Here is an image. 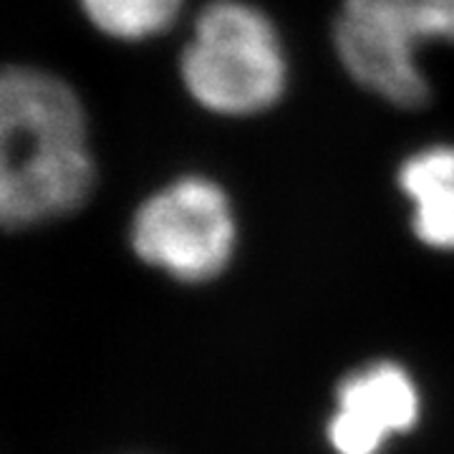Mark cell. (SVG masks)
Segmentation results:
<instances>
[{"instance_id":"cell-3","label":"cell","mask_w":454,"mask_h":454,"mask_svg":"<svg viewBox=\"0 0 454 454\" xmlns=\"http://www.w3.org/2000/svg\"><path fill=\"white\" fill-rule=\"evenodd\" d=\"M429 46H454V0H340L333 49L348 79L384 104L417 112L432 101Z\"/></svg>"},{"instance_id":"cell-7","label":"cell","mask_w":454,"mask_h":454,"mask_svg":"<svg viewBox=\"0 0 454 454\" xmlns=\"http://www.w3.org/2000/svg\"><path fill=\"white\" fill-rule=\"evenodd\" d=\"M187 0H79L86 20L112 41L145 43L160 38L182 16Z\"/></svg>"},{"instance_id":"cell-2","label":"cell","mask_w":454,"mask_h":454,"mask_svg":"<svg viewBox=\"0 0 454 454\" xmlns=\"http://www.w3.org/2000/svg\"><path fill=\"white\" fill-rule=\"evenodd\" d=\"M179 82L200 109L253 119L286 97L291 61L276 20L253 0H210L179 53Z\"/></svg>"},{"instance_id":"cell-1","label":"cell","mask_w":454,"mask_h":454,"mask_svg":"<svg viewBox=\"0 0 454 454\" xmlns=\"http://www.w3.org/2000/svg\"><path fill=\"white\" fill-rule=\"evenodd\" d=\"M89 114L71 83L31 66L0 68V227L68 217L94 195Z\"/></svg>"},{"instance_id":"cell-6","label":"cell","mask_w":454,"mask_h":454,"mask_svg":"<svg viewBox=\"0 0 454 454\" xmlns=\"http://www.w3.org/2000/svg\"><path fill=\"white\" fill-rule=\"evenodd\" d=\"M396 187L409 205L414 238L437 253H454V142H432L406 154Z\"/></svg>"},{"instance_id":"cell-5","label":"cell","mask_w":454,"mask_h":454,"mask_svg":"<svg viewBox=\"0 0 454 454\" xmlns=\"http://www.w3.org/2000/svg\"><path fill=\"white\" fill-rule=\"evenodd\" d=\"M422 391L396 361H372L340 379L325 439L336 454H381L396 437L417 429Z\"/></svg>"},{"instance_id":"cell-4","label":"cell","mask_w":454,"mask_h":454,"mask_svg":"<svg viewBox=\"0 0 454 454\" xmlns=\"http://www.w3.org/2000/svg\"><path fill=\"white\" fill-rule=\"evenodd\" d=\"M238 238L235 205L207 175H182L154 190L129 225L134 255L184 286L223 276L238 253Z\"/></svg>"}]
</instances>
